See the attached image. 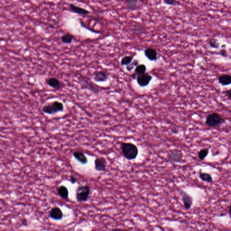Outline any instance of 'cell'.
<instances>
[{"mask_svg": "<svg viewBox=\"0 0 231 231\" xmlns=\"http://www.w3.org/2000/svg\"><path fill=\"white\" fill-rule=\"evenodd\" d=\"M121 149L124 156L128 160H135L138 154L139 150L137 146L132 143H122Z\"/></svg>", "mask_w": 231, "mask_h": 231, "instance_id": "obj_1", "label": "cell"}, {"mask_svg": "<svg viewBox=\"0 0 231 231\" xmlns=\"http://www.w3.org/2000/svg\"><path fill=\"white\" fill-rule=\"evenodd\" d=\"M225 120L217 113H212L207 116L205 123L208 126L215 127L223 124Z\"/></svg>", "mask_w": 231, "mask_h": 231, "instance_id": "obj_2", "label": "cell"}, {"mask_svg": "<svg viewBox=\"0 0 231 231\" xmlns=\"http://www.w3.org/2000/svg\"><path fill=\"white\" fill-rule=\"evenodd\" d=\"M83 88L88 89L94 94H98L100 91V88L94 82H92L88 78L85 76H81L79 78Z\"/></svg>", "mask_w": 231, "mask_h": 231, "instance_id": "obj_3", "label": "cell"}, {"mask_svg": "<svg viewBox=\"0 0 231 231\" xmlns=\"http://www.w3.org/2000/svg\"><path fill=\"white\" fill-rule=\"evenodd\" d=\"M90 189L88 186H81L77 188L76 198L78 202H84L88 199Z\"/></svg>", "mask_w": 231, "mask_h": 231, "instance_id": "obj_4", "label": "cell"}, {"mask_svg": "<svg viewBox=\"0 0 231 231\" xmlns=\"http://www.w3.org/2000/svg\"><path fill=\"white\" fill-rule=\"evenodd\" d=\"M179 193L181 197L182 202L183 204L185 209H190L193 204V199L192 196L190 195L186 191L182 190H179Z\"/></svg>", "mask_w": 231, "mask_h": 231, "instance_id": "obj_5", "label": "cell"}, {"mask_svg": "<svg viewBox=\"0 0 231 231\" xmlns=\"http://www.w3.org/2000/svg\"><path fill=\"white\" fill-rule=\"evenodd\" d=\"M167 158L171 163H180L182 160V153L181 150L179 149H173L168 153Z\"/></svg>", "mask_w": 231, "mask_h": 231, "instance_id": "obj_6", "label": "cell"}, {"mask_svg": "<svg viewBox=\"0 0 231 231\" xmlns=\"http://www.w3.org/2000/svg\"><path fill=\"white\" fill-rule=\"evenodd\" d=\"M109 78V74L106 71H96L93 74V79L96 82H105Z\"/></svg>", "mask_w": 231, "mask_h": 231, "instance_id": "obj_7", "label": "cell"}, {"mask_svg": "<svg viewBox=\"0 0 231 231\" xmlns=\"http://www.w3.org/2000/svg\"><path fill=\"white\" fill-rule=\"evenodd\" d=\"M151 75L147 73L139 75L138 76L137 81L138 83L141 87H145L149 84V82L152 79Z\"/></svg>", "mask_w": 231, "mask_h": 231, "instance_id": "obj_8", "label": "cell"}, {"mask_svg": "<svg viewBox=\"0 0 231 231\" xmlns=\"http://www.w3.org/2000/svg\"><path fill=\"white\" fill-rule=\"evenodd\" d=\"M49 215L53 220H59L63 218V213L61 209L58 207H54L50 210Z\"/></svg>", "mask_w": 231, "mask_h": 231, "instance_id": "obj_9", "label": "cell"}, {"mask_svg": "<svg viewBox=\"0 0 231 231\" xmlns=\"http://www.w3.org/2000/svg\"><path fill=\"white\" fill-rule=\"evenodd\" d=\"M42 110L44 113L51 115L56 114V113L59 112L56 107H55V105L53 103L44 105L42 108Z\"/></svg>", "mask_w": 231, "mask_h": 231, "instance_id": "obj_10", "label": "cell"}, {"mask_svg": "<svg viewBox=\"0 0 231 231\" xmlns=\"http://www.w3.org/2000/svg\"><path fill=\"white\" fill-rule=\"evenodd\" d=\"M95 169L98 171H105L106 169V162L103 158H97L94 161Z\"/></svg>", "mask_w": 231, "mask_h": 231, "instance_id": "obj_11", "label": "cell"}, {"mask_svg": "<svg viewBox=\"0 0 231 231\" xmlns=\"http://www.w3.org/2000/svg\"><path fill=\"white\" fill-rule=\"evenodd\" d=\"M46 82L49 86L56 90L60 89L62 86L60 81L56 78L53 77L49 79L46 81Z\"/></svg>", "mask_w": 231, "mask_h": 231, "instance_id": "obj_12", "label": "cell"}, {"mask_svg": "<svg viewBox=\"0 0 231 231\" xmlns=\"http://www.w3.org/2000/svg\"><path fill=\"white\" fill-rule=\"evenodd\" d=\"M70 7L74 12L78 14L81 15H87L90 13L89 11L87 10L75 5L73 4L70 5Z\"/></svg>", "mask_w": 231, "mask_h": 231, "instance_id": "obj_13", "label": "cell"}, {"mask_svg": "<svg viewBox=\"0 0 231 231\" xmlns=\"http://www.w3.org/2000/svg\"><path fill=\"white\" fill-rule=\"evenodd\" d=\"M145 56L150 61H156L157 59V53L154 49L151 48L146 49L144 51Z\"/></svg>", "mask_w": 231, "mask_h": 231, "instance_id": "obj_14", "label": "cell"}, {"mask_svg": "<svg viewBox=\"0 0 231 231\" xmlns=\"http://www.w3.org/2000/svg\"><path fill=\"white\" fill-rule=\"evenodd\" d=\"M219 81L223 85L227 86L229 85L231 83V76L229 75H222L219 77Z\"/></svg>", "mask_w": 231, "mask_h": 231, "instance_id": "obj_15", "label": "cell"}, {"mask_svg": "<svg viewBox=\"0 0 231 231\" xmlns=\"http://www.w3.org/2000/svg\"><path fill=\"white\" fill-rule=\"evenodd\" d=\"M73 155L75 158L81 164L84 165V164H87L88 162L87 158L82 152H80V151H76L74 153Z\"/></svg>", "mask_w": 231, "mask_h": 231, "instance_id": "obj_16", "label": "cell"}, {"mask_svg": "<svg viewBox=\"0 0 231 231\" xmlns=\"http://www.w3.org/2000/svg\"><path fill=\"white\" fill-rule=\"evenodd\" d=\"M126 4L127 8L129 10L134 11L138 8V0H126Z\"/></svg>", "mask_w": 231, "mask_h": 231, "instance_id": "obj_17", "label": "cell"}, {"mask_svg": "<svg viewBox=\"0 0 231 231\" xmlns=\"http://www.w3.org/2000/svg\"><path fill=\"white\" fill-rule=\"evenodd\" d=\"M59 195L64 199H66L68 197L69 192L68 189L65 186H61L58 189Z\"/></svg>", "mask_w": 231, "mask_h": 231, "instance_id": "obj_18", "label": "cell"}, {"mask_svg": "<svg viewBox=\"0 0 231 231\" xmlns=\"http://www.w3.org/2000/svg\"><path fill=\"white\" fill-rule=\"evenodd\" d=\"M199 177L200 179L203 182L211 183L213 181V178L211 176V175L208 173L200 172L199 174Z\"/></svg>", "mask_w": 231, "mask_h": 231, "instance_id": "obj_19", "label": "cell"}, {"mask_svg": "<svg viewBox=\"0 0 231 231\" xmlns=\"http://www.w3.org/2000/svg\"><path fill=\"white\" fill-rule=\"evenodd\" d=\"M74 39V37L71 34L67 33L62 36L61 40L64 44H70L72 42Z\"/></svg>", "mask_w": 231, "mask_h": 231, "instance_id": "obj_20", "label": "cell"}, {"mask_svg": "<svg viewBox=\"0 0 231 231\" xmlns=\"http://www.w3.org/2000/svg\"><path fill=\"white\" fill-rule=\"evenodd\" d=\"M209 153V150L208 149H201L198 153L199 159L200 160H204L207 157Z\"/></svg>", "mask_w": 231, "mask_h": 231, "instance_id": "obj_21", "label": "cell"}, {"mask_svg": "<svg viewBox=\"0 0 231 231\" xmlns=\"http://www.w3.org/2000/svg\"><path fill=\"white\" fill-rule=\"evenodd\" d=\"M133 57L131 56H125L122 59L121 64L122 66L128 65L132 62Z\"/></svg>", "mask_w": 231, "mask_h": 231, "instance_id": "obj_22", "label": "cell"}, {"mask_svg": "<svg viewBox=\"0 0 231 231\" xmlns=\"http://www.w3.org/2000/svg\"><path fill=\"white\" fill-rule=\"evenodd\" d=\"M146 71V67L143 64L139 65L136 66L135 69V72L136 74L141 75L145 73Z\"/></svg>", "mask_w": 231, "mask_h": 231, "instance_id": "obj_23", "label": "cell"}, {"mask_svg": "<svg viewBox=\"0 0 231 231\" xmlns=\"http://www.w3.org/2000/svg\"><path fill=\"white\" fill-rule=\"evenodd\" d=\"M164 3L165 4L171 6H178L181 5L180 3L177 0H164Z\"/></svg>", "mask_w": 231, "mask_h": 231, "instance_id": "obj_24", "label": "cell"}, {"mask_svg": "<svg viewBox=\"0 0 231 231\" xmlns=\"http://www.w3.org/2000/svg\"><path fill=\"white\" fill-rule=\"evenodd\" d=\"M139 65L138 61L135 60L132 63H130L128 65L126 66V69L128 71H131L134 68L135 66H137Z\"/></svg>", "mask_w": 231, "mask_h": 231, "instance_id": "obj_25", "label": "cell"}, {"mask_svg": "<svg viewBox=\"0 0 231 231\" xmlns=\"http://www.w3.org/2000/svg\"><path fill=\"white\" fill-rule=\"evenodd\" d=\"M53 104L55 105V107L57 108V109L58 111L59 112H62L64 110V105H63L62 103L61 102H58V101H54L53 102Z\"/></svg>", "mask_w": 231, "mask_h": 231, "instance_id": "obj_26", "label": "cell"}, {"mask_svg": "<svg viewBox=\"0 0 231 231\" xmlns=\"http://www.w3.org/2000/svg\"><path fill=\"white\" fill-rule=\"evenodd\" d=\"M209 44L210 47L214 49H218L220 47V44L216 39H211L209 41Z\"/></svg>", "mask_w": 231, "mask_h": 231, "instance_id": "obj_27", "label": "cell"}, {"mask_svg": "<svg viewBox=\"0 0 231 231\" xmlns=\"http://www.w3.org/2000/svg\"><path fill=\"white\" fill-rule=\"evenodd\" d=\"M220 54L224 57H226L227 56V52L225 50H221L220 52Z\"/></svg>", "mask_w": 231, "mask_h": 231, "instance_id": "obj_28", "label": "cell"}, {"mask_svg": "<svg viewBox=\"0 0 231 231\" xmlns=\"http://www.w3.org/2000/svg\"><path fill=\"white\" fill-rule=\"evenodd\" d=\"M71 182L72 184L75 183L77 182V179H76L75 177L72 176L71 177Z\"/></svg>", "mask_w": 231, "mask_h": 231, "instance_id": "obj_29", "label": "cell"}, {"mask_svg": "<svg viewBox=\"0 0 231 231\" xmlns=\"http://www.w3.org/2000/svg\"><path fill=\"white\" fill-rule=\"evenodd\" d=\"M226 95L229 97V99H231V91L230 90H227L225 92Z\"/></svg>", "mask_w": 231, "mask_h": 231, "instance_id": "obj_30", "label": "cell"}, {"mask_svg": "<svg viewBox=\"0 0 231 231\" xmlns=\"http://www.w3.org/2000/svg\"><path fill=\"white\" fill-rule=\"evenodd\" d=\"M22 225L24 226H26L27 225V220L25 219H23L22 220Z\"/></svg>", "mask_w": 231, "mask_h": 231, "instance_id": "obj_31", "label": "cell"}]
</instances>
